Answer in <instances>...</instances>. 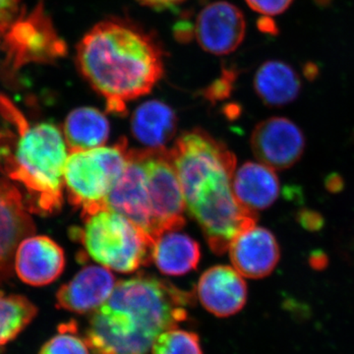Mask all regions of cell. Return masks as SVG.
Masks as SVG:
<instances>
[{
    "label": "cell",
    "mask_w": 354,
    "mask_h": 354,
    "mask_svg": "<svg viewBox=\"0 0 354 354\" xmlns=\"http://www.w3.org/2000/svg\"><path fill=\"white\" fill-rule=\"evenodd\" d=\"M0 138H1V135H0Z\"/></svg>",
    "instance_id": "d590c367"
},
{
    "label": "cell",
    "mask_w": 354,
    "mask_h": 354,
    "mask_svg": "<svg viewBox=\"0 0 354 354\" xmlns=\"http://www.w3.org/2000/svg\"><path fill=\"white\" fill-rule=\"evenodd\" d=\"M257 25L261 32L272 35H276V32H278V28H277L274 21L269 19L268 16L260 18V19L258 20Z\"/></svg>",
    "instance_id": "4dcf8cb0"
},
{
    "label": "cell",
    "mask_w": 354,
    "mask_h": 354,
    "mask_svg": "<svg viewBox=\"0 0 354 354\" xmlns=\"http://www.w3.org/2000/svg\"><path fill=\"white\" fill-rule=\"evenodd\" d=\"M106 207L131 221L153 239V216L145 169L135 149L128 150L127 169L109 192Z\"/></svg>",
    "instance_id": "8fae6325"
},
{
    "label": "cell",
    "mask_w": 354,
    "mask_h": 354,
    "mask_svg": "<svg viewBox=\"0 0 354 354\" xmlns=\"http://www.w3.org/2000/svg\"><path fill=\"white\" fill-rule=\"evenodd\" d=\"M298 221L305 230L310 232L320 230L324 225L322 215L312 209H304L298 214Z\"/></svg>",
    "instance_id": "83f0119b"
},
{
    "label": "cell",
    "mask_w": 354,
    "mask_h": 354,
    "mask_svg": "<svg viewBox=\"0 0 354 354\" xmlns=\"http://www.w3.org/2000/svg\"><path fill=\"white\" fill-rule=\"evenodd\" d=\"M39 354H92L85 337H80L74 323L60 326L58 334L53 335L41 346Z\"/></svg>",
    "instance_id": "cb8c5ba5"
},
{
    "label": "cell",
    "mask_w": 354,
    "mask_h": 354,
    "mask_svg": "<svg viewBox=\"0 0 354 354\" xmlns=\"http://www.w3.org/2000/svg\"><path fill=\"white\" fill-rule=\"evenodd\" d=\"M177 128L174 109L165 102L152 100L140 104L131 118V130L140 143L150 149H164Z\"/></svg>",
    "instance_id": "d6986e66"
},
{
    "label": "cell",
    "mask_w": 354,
    "mask_h": 354,
    "mask_svg": "<svg viewBox=\"0 0 354 354\" xmlns=\"http://www.w3.org/2000/svg\"><path fill=\"white\" fill-rule=\"evenodd\" d=\"M310 262H311L312 265H313L315 268H322L324 266L327 264L328 260L327 257L325 256V254L314 253L313 255H312L311 259H310Z\"/></svg>",
    "instance_id": "d6a6232c"
},
{
    "label": "cell",
    "mask_w": 354,
    "mask_h": 354,
    "mask_svg": "<svg viewBox=\"0 0 354 354\" xmlns=\"http://www.w3.org/2000/svg\"><path fill=\"white\" fill-rule=\"evenodd\" d=\"M237 78V70L234 68H225L223 67V72L220 78L214 81L209 87L203 91L205 99L209 102H218L230 97L235 81Z\"/></svg>",
    "instance_id": "d4e9b609"
},
{
    "label": "cell",
    "mask_w": 354,
    "mask_h": 354,
    "mask_svg": "<svg viewBox=\"0 0 354 354\" xmlns=\"http://www.w3.org/2000/svg\"><path fill=\"white\" fill-rule=\"evenodd\" d=\"M252 10L264 16H277L288 10L293 0H245Z\"/></svg>",
    "instance_id": "484cf974"
},
{
    "label": "cell",
    "mask_w": 354,
    "mask_h": 354,
    "mask_svg": "<svg viewBox=\"0 0 354 354\" xmlns=\"http://www.w3.org/2000/svg\"><path fill=\"white\" fill-rule=\"evenodd\" d=\"M201 250L189 235L171 230L158 235L153 242L152 261L162 274L183 276L196 269Z\"/></svg>",
    "instance_id": "ac0fdd59"
},
{
    "label": "cell",
    "mask_w": 354,
    "mask_h": 354,
    "mask_svg": "<svg viewBox=\"0 0 354 354\" xmlns=\"http://www.w3.org/2000/svg\"><path fill=\"white\" fill-rule=\"evenodd\" d=\"M232 190L242 206L257 213L277 201L281 185L272 167L262 162H248L234 172Z\"/></svg>",
    "instance_id": "e0dca14e"
},
{
    "label": "cell",
    "mask_w": 354,
    "mask_h": 354,
    "mask_svg": "<svg viewBox=\"0 0 354 354\" xmlns=\"http://www.w3.org/2000/svg\"><path fill=\"white\" fill-rule=\"evenodd\" d=\"M115 277L104 267L88 266L57 293V306L75 314L94 313L113 292Z\"/></svg>",
    "instance_id": "2e32d148"
},
{
    "label": "cell",
    "mask_w": 354,
    "mask_h": 354,
    "mask_svg": "<svg viewBox=\"0 0 354 354\" xmlns=\"http://www.w3.org/2000/svg\"><path fill=\"white\" fill-rule=\"evenodd\" d=\"M304 73L307 78L314 79L316 74L318 73V69H317L315 64H306L304 68Z\"/></svg>",
    "instance_id": "836d02e7"
},
{
    "label": "cell",
    "mask_w": 354,
    "mask_h": 354,
    "mask_svg": "<svg viewBox=\"0 0 354 354\" xmlns=\"http://www.w3.org/2000/svg\"><path fill=\"white\" fill-rule=\"evenodd\" d=\"M21 0H0V32L3 34L9 25L19 15Z\"/></svg>",
    "instance_id": "4316f807"
},
{
    "label": "cell",
    "mask_w": 354,
    "mask_h": 354,
    "mask_svg": "<svg viewBox=\"0 0 354 354\" xmlns=\"http://www.w3.org/2000/svg\"><path fill=\"white\" fill-rule=\"evenodd\" d=\"M174 36L179 43H189L195 36V25H193L188 19L179 21L174 26Z\"/></svg>",
    "instance_id": "f1b7e54d"
},
{
    "label": "cell",
    "mask_w": 354,
    "mask_h": 354,
    "mask_svg": "<svg viewBox=\"0 0 354 354\" xmlns=\"http://www.w3.org/2000/svg\"><path fill=\"white\" fill-rule=\"evenodd\" d=\"M246 21L239 7L227 1L212 2L198 14L195 37L214 55L234 53L245 38Z\"/></svg>",
    "instance_id": "30bf717a"
},
{
    "label": "cell",
    "mask_w": 354,
    "mask_h": 354,
    "mask_svg": "<svg viewBox=\"0 0 354 354\" xmlns=\"http://www.w3.org/2000/svg\"><path fill=\"white\" fill-rule=\"evenodd\" d=\"M304 132L286 118L261 121L251 135V148L260 162L283 171L293 167L305 150Z\"/></svg>",
    "instance_id": "9c48e42d"
},
{
    "label": "cell",
    "mask_w": 354,
    "mask_h": 354,
    "mask_svg": "<svg viewBox=\"0 0 354 354\" xmlns=\"http://www.w3.org/2000/svg\"><path fill=\"white\" fill-rule=\"evenodd\" d=\"M38 309L27 298L0 290V351L32 322Z\"/></svg>",
    "instance_id": "7402d4cb"
},
{
    "label": "cell",
    "mask_w": 354,
    "mask_h": 354,
    "mask_svg": "<svg viewBox=\"0 0 354 354\" xmlns=\"http://www.w3.org/2000/svg\"><path fill=\"white\" fill-rule=\"evenodd\" d=\"M186 208L202 228L211 250H227L234 237L255 225L256 214L232 190L236 158L204 130L184 132L171 151Z\"/></svg>",
    "instance_id": "6da1fadb"
},
{
    "label": "cell",
    "mask_w": 354,
    "mask_h": 354,
    "mask_svg": "<svg viewBox=\"0 0 354 354\" xmlns=\"http://www.w3.org/2000/svg\"><path fill=\"white\" fill-rule=\"evenodd\" d=\"M34 232V223L19 190L0 177V283L12 274L20 242Z\"/></svg>",
    "instance_id": "7c38bea8"
},
{
    "label": "cell",
    "mask_w": 354,
    "mask_h": 354,
    "mask_svg": "<svg viewBox=\"0 0 354 354\" xmlns=\"http://www.w3.org/2000/svg\"><path fill=\"white\" fill-rule=\"evenodd\" d=\"M136 1L139 2L141 6L155 9V10L162 11L180 6L186 0H136Z\"/></svg>",
    "instance_id": "f546056e"
},
{
    "label": "cell",
    "mask_w": 354,
    "mask_h": 354,
    "mask_svg": "<svg viewBox=\"0 0 354 354\" xmlns=\"http://www.w3.org/2000/svg\"><path fill=\"white\" fill-rule=\"evenodd\" d=\"M197 295L207 311L225 318L235 315L245 306L248 288L236 270L218 265L203 272L198 281Z\"/></svg>",
    "instance_id": "5bb4252c"
},
{
    "label": "cell",
    "mask_w": 354,
    "mask_h": 354,
    "mask_svg": "<svg viewBox=\"0 0 354 354\" xmlns=\"http://www.w3.org/2000/svg\"><path fill=\"white\" fill-rule=\"evenodd\" d=\"M64 249L46 236H28L20 242L14 268L21 281L32 286L50 285L64 271Z\"/></svg>",
    "instance_id": "9a60e30c"
},
{
    "label": "cell",
    "mask_w": 354,
    "mask_h": 354,
    "mask_svg": "<svg viewBox=\"0 0 354 354\" xmlns=\"http://www.w3.org/2000/svg\"><path fill=\"white\" fill-rule=\"evenodd\" d=\"M254 90L261 101L272 108H281L297 99L301 80L297 71L286 62L269 60L254 76Z\"/></svg>",
    "instance_id": "ffe728a7"
},
{
    "label": "cell",
    "mask_w": 354,
    "mask_h": 354,
    "mask_svg": "<svg viewBox=\"0 0 354 354\" xmlns=\"http://www.w3.org/2000/svg\"><path fill=\"white\" fill-rule=\"evenodd\" d=\"M228 251L234 269L244 278L253 279L270 276L281 258L274 235L256 225L237 235Z\"/></svg>",
    "instance_id": "4fadbf2b"
},
{
    "label": "cell",
    "mask_w": 354,
    "mask_h": 354,
    "mask_svg": "<svg viewBox=\"0 0 354 354\" xmlns=\"http://www.w3.org/2000/svg\"><path fill=\"white\" fill-rule=\"evenodd\" d=\"M190 292L151 274L118 281L92 313L85 339L92 354H149L156 339L187 320Z\"/></svg>",
    "instance_id": "3957f363"
},
{
    "label": "cell",
    "mask_w": 354,
    "mask_h": 354,
    "mask_svg": "<svg viewBox=\"0 0 354 354\" xmlns=\"http://www.w3.org/2000/svg\"><path fill=\"white\" fill-rule=\"evenodd\" d=\"M127 140L115 145L87 151H71L64 167V187L70 204L81 209L82 216L106 207L114 184L127 169Z\"/></svg>",
    "instance_id": "8992f818"
},
{
    "label": "cell",
    "mask_w": 354,
    "mask_h": 354,
    "mask_svg": "<svg viewBox=\"0 0 354 354\" xmlns=\"http://www.w3.org/2000/svg\"><path fill=\"white\" fill-rule=\"evenodd\" d=\"M326 186L330 192H339L344 187V181L339 174H332L326 180Z\"/></svg>",
    "instance_id": "1f68e13d"
},
{
    "label": "cell",
    "mask_w": 354,
    "mask_h": 354,
    "mask_svg": "<svg viewBox=\"0 0 354 354\" xmlns=\"http://www.w3.org/2000/svg\"><path fill=\"white\" fill-rule=\"evenodd\" d=\"M136 153L145 169L155 242L158 235L185 225V200L169 150L146 148Z\"/></svg>",
    "instance_id": "ba28073f"
},
{
    "label": "cell",
    "mask_w": 354,
    "mask_h": 354,
    "mask_svg": "<svg viewBox=\"0 0 354 354\" xmlns=\"http://www.w3.org/2000/svg\"><path fill=\"white\" fill-rule=\"evenodd\" d=\"M75 62L90 87L106 99L109 113L124 115L127 102L149 94L165 73V53L151 32L111 17L88 30Z\"/></svg>",
    "instance_id": "7a4b0ae2"
},
{
    "label": "cell",
    "mask_w": 354,
    "mask_h": 354,
    "mask_svg": "<svg viewBox=\"0 0 354 354\" xmlns=\"http://www.w3.org/2000/svg\"><path fill=\"white\" fill-rule=\"evenodd\" d=\"M0 114L16 132L12 145L0 146V171L24 188L30 211L57 213L64 203L67 160L62 132L50 122L31 124L4 95H0Z\"/></svg>",
    "instance_id": "277c9868"
},
{
    "label": "cell",
    "mask_w": 354,
    "mask_h": 354,
    "mask_svg": "<svg viewBox=\"0 0 354 354\" xmlns=\"http://www.w3.org/2000/svg\"><path fill=\"white\" fill-rule=\"evenodd\" d=\"M1 76L12 81L22 67L31 64H55L67 55V44L60 38L50 16L39 3L30 13L21 11L3 32Z\"/></svg>",
    "instance_id": "52a82bcc"
},
{
    "label": "cell",
    "mask_w": 354,
    "mask_h": 354,
    "mask_svg": "<svg viewBox=\"0 0 354 354\" xmlns=\"http://www.w3.org/2000/svg\"><path fill=\"white\" fill-rule=\"evenodd\" d=\"M82 218L83 227L72 228L71 237L102 267L130 274L152 261L153 239L124 216L104 208Z\"/></svg>",
    "instance_id": "5b68a950"
},
{
    "label": "cell",
    "mask_w": 354,
    "mask_h": 354,
    "mask_svg": "<svg viewBox=\"0 0 354 354\" xmlns=\"http://www.w3.org/2000/svg\"><path fill=\"white\" fill-rule=\"evenodd\" d=\"M317 1L321 2V3H325V2L329 1V0H317Z\"/></svg>",
    "instance_id": "e575fe53"
},
{
    "label": "cell",
    "mask_w": 354,
    "mask_h": 354,
    "mask_svg": "<svg viewBox=\"0 0 354 354\" xmlns=\"http://www.w3.org/2000/svg\"><path fill=\"white\" fill-rule=\"evenodd\" d=\"M64 130L70 152L87 151L100 148L106 143L111 125L100 109L83 106L69 113Z\"/></svg>",
    "instance_id": "44dd1931"
},
{
    "label": "cell",
    "mask_w": 354,
    "mask_h": 354,
    "mask_svg": "<svg viewBox=\"0 0 354 354\" xmlns=\"http://www.w3.org/2000/svg\"><path fill=\"white\" fill-rule=\"evenodd\" d=\"M151 351L152 354H203L199 335L177 327L158 335Z\"/></svg>",
    "instance_id": "603a6c76"
}]
</instances>
